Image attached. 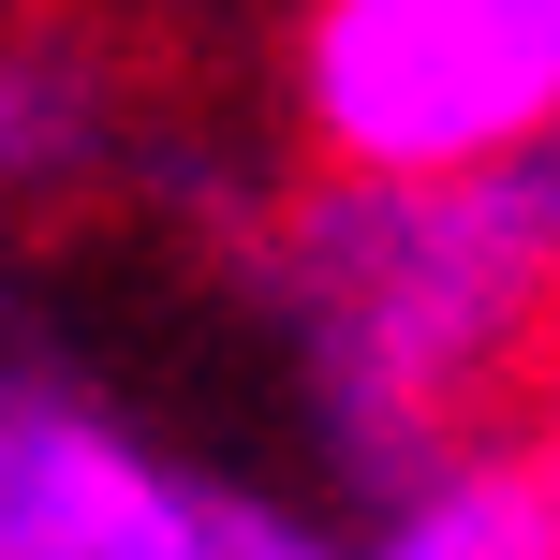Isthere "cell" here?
<instances>
[{"label": "cell", "instance_id": "obj_1", "mask_svg": "<svg viewBox=\"0 0 560 560\" xmlns=\"http://www.w3.org/2000/svg\"><path fill=\"white\" fill-rule=\"evenodd\" d=\"M0 560H339V546L280 532L266 502L148 472L133 443H104L59 398H15V428H0ZM354 560H560V487H443L413 532H384Z\"/></svg>", "mask_w": 560, "mask_h": 560}, {"label": "cell", "instance_id": "obj_2", "mask_svg": "<svg viewBox=\"0 0 560 560\" xmlns=\"http://www.w3.org/2000/svg\"><path fill=\"white\" fill-rule=\"evenodd\" d=\"M310 118L354 177H487L560 133V0H325Z\"/></svg>", "mask_w": 560, "mask_h": 560}]
</instances>
